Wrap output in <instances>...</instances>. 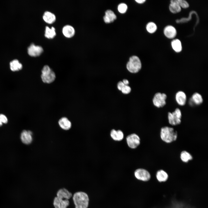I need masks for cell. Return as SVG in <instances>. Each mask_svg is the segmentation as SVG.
<instances>
[{
    "label": "cell",
    "instance_id": "cell-1",
    "mask_svg": "<svg viewBox=\"0 0 208 208\" xmlns=\"http://www.w3.org/2000/svg\"><path fill=\"white\" fill-rule=\"evenodd\" d=\"M178 136L177 132L171 127L165 126L160 130V137L161 140L167 143H171L175 141Z\"/></svg>",
    "mask_w": 208,
    "mask_h": 208
},
{
    "label": "cell",
    "instance_id": "cell-2",
    "mask_svg": "<svg viewBox=\"0 0 208 208\" xmlns=\"http://www.w3.org/2000/svg\"><path fill=\"white\" fill-rule=\"evenodd\" d=\"M73 199L75 208L88 207L89 198L86 193L82 192H76L74 194Z\"/></svg>",
    "mask_w": 208,
    "mask_h": 208
},
{
    "label": "cell",
    "instance_id": "cell-3",
    "mask_svg": "<svg viewBox=\"0 0 208 208\" xmlns=\"http://www.w3.org/2000/svg\"><path fill=\"white\" fill-rule=\"evenodd\" d=\"M41 77L42 81L47 83L53 82L56 78L55 73L47 65H45L43 67Z\"/></svg>",
    "mask_w": 208,
    "mask_h": 208
},
{
    "label": "cell",
    "instance_id": "cell-4",
    "mask_svg": "<svg viewBox=\"0 0 208 208\" xmlns=\"http://www.w3.org/2000/svg\"><path fill=\"white\" fill-rule=\"evenodd\" d=\"M128 70L132 73H136L141 69L142 64L139 58L136 56H133L129 58L127 64Z\"/></svg>",
    "mask_w": 208,
    "mask_h": 208
},
{
    "label": "cell",
    "instance_id": "cell-5",
    "mask_svg": "<svg viewBox=\"0 0 208 208\" xmlns=\"http://www.w3.org/2000/svg\"><path fill=\"white\" fill-rule=\"evenodd\" d=\"M182 114L180 110L176 108L174 111L168 113V119L169 123L172 125L176 126L179 125L181 122Z\"/></svg>",
    "mask_w": 208,
    "mask_h": 208
},
{
    "label": "cell",
    "instance_id": "cell-6",
    "mask_svg": "<svg viewBox=\"0 0 208 208\" xmlns=\"http://www.w3.org/2000/svg\"><path fill=\"white\" fill-rule=\"evenodd\" d=\"M166 94L164 93L157 92L154 95L153 99L154 105L156 107L159 108L163 107L166 104Z\"/></svg>",
    "mask_w": 208,
    "mask_h": 208
},
{
    "label": "cell",
    "instance_id": "cell-7",
    "mask_svg": "<svg viewBox=\"0 0 208 208\" xmlns=\"http://www.w3.org/2000/svg\"><path fill=\"white\" fill-rule=\"evenodd\" d=\"M126 141L128 146L131 148H136L140 144V139L136 134L132 133L128 135Z\"/></svg>",
    "mask_w": 208,
    "mask_h": 208
},
{
    "label": "cell",
    "instance_id": "cell-8",
    "mask_svg": "<svg viewBox=\"0 0 208 208\" xmlns=\"http://www.w3.org/2000/svg\"><path fill=\"white\" fill-rule=\"evenodd\" d=\"M134 175L138 180L144 181H148L151 179L150 173L146 170L143 168H138L135 171Z\"/></svg>",
    "mask_w": 208,
    "mask_h": 208
},
{
    "label": "cell",
    "instance_id": "cell-9",
    "mask_svg": "<svg viewBox=\"0 0 208 208\" xmlns=\"http://www.w3.org/2000/svg\"><path fill=\"white\" fill-rule=\"evenodd\" d=\"M43 51L42 47L40 46L36 45L32 43L28 48L29 55L32 57H36L40 55Z\"/></svg>",
    "mask_w": 208,
    "mask_h": 208
},
{
    "label": "cell",
    "instance_id": "cell-10",
    "mask_svg": "<svg viewBox=\"0 0 208 208\" xmlns=\"http://www.w3.org/2000/svg\"><path fill=\"white\" fill-rule=\"evenodd\" d=\"M53 205L55 208H67L69 205V202L68 200L55 197L54 199Z\"/></svg>",
    "mask_w": 208,
    "mask_h": 208
},
{
    "label": "cell",
    "instance_id": "cell-11",
    "mask_svg": "<svg viewBox=\"0 0 208 208\" xmlns=\"http://www.w3.org/2000/svg\"><path fill=\"white\" fill-rule=\"evenodd\" d=\"M32 132L30 131L24 130L21 134V139L22 142L25 144H29L32 140Z\"/></svg>",
    "mask_w": 208,
    "mask_h": 208
},
{
    "label": "cell",
    "instance_id": "cell-12",
    "mask_svg": "<svg viewBox=\"0 0 208 208\" xmlns=\"http://www.w3.org/2000/svg\"><path fill=\"white\" fill-rule=\"evenodd\" d=\"M203 102V99L201 95L197 92L194 93L190 99L189 103L191 106L199 105Z\"/></svg>",
    "mask_w": 208,
    "mask_h": 208
},
{
    "label": "cell",
    "instance_id": "cell-13",
    "mask_svg": "<svg viewBox=\"0 0 208 208\" xmlns=\"http://www.w3.org/2000/svg\"><path fill=\"white\" fill-rule=\"evenodd\" d=\"M164 32L165 36L169 39L174 38L177 34L176 29L171 25L166 26L164 29Z\"/></svg>",
    "mask_w": 208,
    "mask_h": 208
},
{
    "label": "cell",
    "instance_id": "cell-14",
    "mask_svg": "<svg viewBox=\"0 0 208 208\" xmlns=\"http://www.w3.org/2000/svg\"><path fill=\"white\" fill-rule=\"evenodd\" d=\"M175 99L176 101L179 105L183 106L185 104L186 101V95L182 91H178L176 94Z\"/></svg>",
    "mask_w": 208,
    "mask_h": 208
},
{
    "label": "cell",
    "instance_id": "cell-15",
    "mask_svg": "<svg viewBox=\"0 0 208 208\" xmlns=\"http://www.w3.org/2000/svg\"><path fill=\"white\" fill-rule=\"evenodd\" d=\"M57 196L59 198L68 200L72 196V194L67 189L62 188L58 190Z\"/></svg>",
    "mask_w": 208,
    "mask_h": 208
},
{
    "label": "cell",
    "instance_id": "cell-16",
    "mask_svg": "<svg viewBox=\"0 0 208 208\" xmlns=\"http://www.w3.org/2000/svg\"><path fill=\"white\" fill-rule=\"evenodd\" d=\"M62 31L64 35L66 37L70 38L73 36L75 33L74 28L71 25H67L63 27Z\"/></svg>",
    "mask_w": 208,
    "mask_h": 208
},
{
    "label": "cell",
    "instance_id": "cell-17",
    "mask_svg": "<svg viewBox=\"0 0 208 208\" xmlns=\"http://www.w3.org/2000/svg\"><path fill=\"white\" fill-rule=\"evenodd\" d=\"M103 20L106 23H110L113 22L116 18V16L114 12L111 10H107L105 13Z\"/></svg>",
    "mask_w": 208,
    "mask_h": 208
},
{
    "label": "cell",
    "instance_id": "cell-18",
    "mask_svg": "<svg viewBox=\"0 0 208 208\" xmlns=\"http://www.w3.org/2000/svg\"><path fill=\"white\" fill-rule=\"evenodd\" d=\"M42 17L44 21L48 23H52L56 20L55 15L49 11H46L44 13Z\"/></svg>",
    "mask_w": 208,
    "mask_h": 208
},
{
    "label": "cell",
    "instance_id": "cell-19",
    "mask_svg": "<svg viewBox=\"0 0 208 208\" xmlns=\"http://www.w3.org/2000/svg\"><path fill=\"white\" fill-rule=\"evenodd\" d=\"M58 123L60 127L65 130L69 129L71 127V122L65 117H63L60 119L58 121Z\"/></svg>",
    "mask_w": 208,
    "mask_h": 208
},
{
    "label": "cell",
    "instance_id": "cell-20",
    "mask_svg": "<svg viewBox=\"0 0 208 208\" xmlns=\"http://www.w3.org/2000/svg\"><path fill=\"white\" fill-rule=\"evenodd\" d=\"M110 135L114 140L117 141H121L124 138L123 132L120 130L116 131L114 129H112L110 132Z\"/></svg>",
    "mask_w": 208,
    "mask_h": 208
},
{
    "label": "cell",
    "instance_id": "cell-21",
    "mask_svg": "<svg viewBox=\"0 0 208 208\" xmlns=\"http://www.w3.org/2000/svg\"><path fill=\"white\" fill-rule=\"evenodd\" d=\"M156 177L159 182H164L168 180V175L167 173L164 170H160L157 171L156 172Z\"/></svg>",
    "mask_w": 208,
    "mask_h": 208
},
{
    "label": "cell",
    "instance_id": "cell-22",
    "mask_svg": "<svg viewBox=\"0 0 208 208\" xmlns=\"http://www.w3.org/2000/svg\"><path fill=\"white\" fill-rule=\"evenodd\" d=\"M169 9L170 11L174 14L179 13L181 10V7L177 3V0L170 1Z\"/></svg>",
    "mask_w": 208,
    "mask_h": 208
},
{
    "label": "cell",
    "instance_id": "cell-23",
    "mask_svg": "<svg viewBox=\"0 0 208 208\" xmlns=\"http://www.w3.org/2000/svg\"><path fill=\"white\" fill-rule=\"evenodd\" d=\"M10 68L12 71H18L21 69L22 65L18 60H14L10 62Z\"/></svg>",
    "mask_w": 208,
    "mask_h": 208
},
{
    "label": "cell",
    "instance_id": "cell-24",
    "mask_svg": "<svg viewBox=\"0 0 208 208\" xmlns=\"http://www.w3.org/2000/svg\"><path fill=\"white\" fill-rule=\"evenodd\" d=\"M180 158L183 162L185 163L188 162L189 161L192 160L193 158L192 155L185 151H183L181 152Z\"/></svg>",
    "mask_w": 208,
    "mask_h": 208
},
{
    "label": "cell",
    "instance_id": "cell-25",
    "mask_svg": "<svg viewBox=\"0 0 208 208\" xmlns=\"http://www.w3.org/2000/svg\"><path fill=\"white\" fill-rule=\"evenodd\" d=\"M118 89L121 91L122 92L125 94L129 93L131 90V88L127 85L124 84L122 81H120L118 83Z\"/></svg>",
    "mask_w": 208,
    "mask_h": 208
},
{
    "label": "cell",
    "instance_id": "cell-26",
    "mask_svg": "<svg viewBox=\"0 0 208 208\" xmlns=\"http://www.w3.org/2000/svg\"><path fill=\"white\" fill-rule=\"evenodd\" d=\"M55 29L53 27L50 28L48 26H46L44 35L48 38H52L56 35Z\"/></svg>",
    "mask_w": 208,
    "mask_h": 208
},
{
    "label": "cell",
    "instance_id": "cell-27",
    "mask_svg": "<svg viewBox=\"0 0 208 208\" xmlns=\"http://www.w3.org/2000/svg\"><path fill=\"white\" fill-rule=\"evenodd\" d=\"M171 45L173 49L177 52H179L182 49L181 42L178 39L173 40L171 42Z\"/></svg>",
    "mask_w": 208,
    "mask_h": 208
},
{
    "label": "cell",
    "instance_id": "cell-28",
    "mask_svg": "<svg viewBox=\"0 0 208 208\" xmlns=\"http://www.w3.org/2000/svg\"><path fill=\"white\" fill-rule=\"evenodd\" d=\"M147 31L150 33H154L157 29V26L153 22H150L148 23L146 26Z\"/></svg>",
    "mask_w": 208,
    "mask_h": 208
},
{
    "label": "cell",
    "instance_id": "cell-29",
    "mask_svg": "<svg viewBox=\"0 0 208 208\" xmlns=\"http://www.w3.org/2000/svg\"><path fill=\"white\" fill-rule=\"evenodd\" d=\"M127 8V5L124 3H121L119 4L118 8V11L121 13H125Z\"/></svg>",
    "mask_w": 208,
    "mask_h": 208
},
{
    "label": "cell",
    "instance_id": "cell-30",
    "mask_svg": "<svg viewBox=\"0 0 208 208\" xmlns=\"http://www.w3.org/2000/svg\"><path fill=\"white\" fill-rule=\"evenodd\" d=\"M177 3L180 7L184 8L189 7V4L186 1L184 0H177Z\"/></svg>",
    "mask_w": 208,
    "mask_h": 208
},
{
    "label": "cell",
    "instance_id": "cell-31",
    "mask_svg": "<svg viewBox=\"0 0 208 208\" xmlns=\"http://www.w3.org/2000/svg\"><path fill=\"white\" fill-rule=\"evenodd\" d=\"M0 119L2 123H6L8 122V120L7 118L4 114H0Z\"/></svg>",
    "mask_w": 208,
    "mask_h": 208
},
{
    "label": "cell",
    "instance_id": "cell-32",
    "mask_svg": "<svg viewBox=\"0 0 208 208\" xmlns=\"http://www.w3.org/2000/svg\"><path fill=\"white\" fill-rule=\"evenodd\" d=\"M135 1L138 3L141 4L143 3L145 1V0H135Z\"/></svg>",
    "mask_w": 208,
    "mask_h": 208
},
{
    "label": "cell",
    "instance_id": "cell-33",
    "mask_svg": "<svg viewBox=\"0 0 208 208\" xmlns=\"http://www.w3.org/2000/svg\"><path fill=\"white\" fill-rule=\"evenodd\" d=\"M122 82L125 85H127L129 83V82L126 79H124L122 81Z\"/></svg>",
    "mask_w": 208,
    "mask_h": 208
},
{
    "label": "cell",
    "instance_id": "cell-34",
    "mask_svg": "<svg viewBox=\"0 0 208 208\" xmlns=\"http://www.w3.org/2000/svg\"><path fill=\"white\" fill-rule=\"evenodd\" d=\"M2 125V122L0 119V126H1Z\"/></svg>",
    "mask_w": 208,
    "mask_h": 208
}]
</instances>
